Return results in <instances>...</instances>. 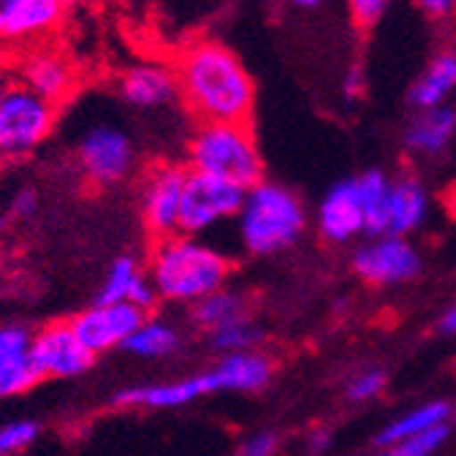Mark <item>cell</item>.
<instances>
[{"instance_id":"6da1fadb","label":"cell","mask_w":456,"mask_h":456,"mask_svg":"<svg viewBox=\"0 0 456 456\" xmlns=\"http://www.w3.org/2000/svg\"><path fill=\"white\" fill-rule=\"evenodd\" d=\"M180 98L199 123H245L256 106V82L240 57L220 41L196 38L175 61Z\"/></svg>"},{"instance_id":"7a4b0ae2","label":"cell","mask_w":456,"mask_h":456,"mask_svg":"<svg viewBox=\"0 0 456 456\" xmlns=\"http://www.w3.org/2000/svg\"><path fill=\"white\" fill-rule=\"evenodd\" d=\"M232 274V264L215 248L193 240L191 234H177L155 242L150 256V282L160 299L191 302L215 294Z\"/></svg>"},{"instance_id":"3957f363","label":"cell","mask_w":456,"mask_h":456,"mask_svg":"<svg viewBox=\"0 0 456 456\" xmlns=\"http://www.w3.org/2000/svg\"><path fill=\"white\" fill-rule=\"evenodd\" d=\"M191 171L234 183L245 191L264 183V160L245 123H201L188 144Z\"/></svg>"},{"instance_id":"277c9868","label":"cell","mask_w":456,"mask_h":456,"mask_svg":"<svg viewBox=\"0 0 456 456\" xmlns=\"http://www.w3.org/2000/svg\"><path fill=\"white\" fill-rule=\"evenodd\" d=\"M242 245L253 256H272L291 248L305 232V207L282 185L258 183L245 193V204L237 215Z\"/></svg>"},{"instance_id":"5b68a950","label":"cell","mask_w":456,"mask_h":456,"mask_svg":"<svg viewBox=\"0 0 456 456\" xmlns=\"http://www.w3.org/2000/svg\"><path fill=\"white\" fill-rule=\"evenodd\" d=\"M57 123V106L17 77L0 98V160H20L41 147Z\"/></svg>"},{"instance_id":"8992f818","label":"cell","mask_w":456,"mask_h":456,"mask_svg":"<svg viewBox=\"0 0 456 456\" xmlns=\"http://www.w3.org/2000/svg\"><path fill=\"white\" fill-rule=\"evenodd\" d=\"M245 188L217 180L201 171H191L185 177L183 191V215H180V232L183 234H201L207 228H215L223 220H232L240 215L245 204Z\"/></svg>"},{"instance_id":"52a82bcc","label":"cell","mask_w":456,"mask_h":456,"mask_svg":"<svg viewBox=\"0 0 456 456\" xmlns=\"http://www.w3.org/2000/svg\"><path fill=\"white\" fill-rule=\"evenodd\" d=\"M134 142L118 126H93L82 134L77 147V160L82 175L95 188H109L131 175L134 168Z\"/></svg>"},{"instance_id":"ba28073f","label":"cell","mask_w":456,"mask_h":456,"mask_svg":"<svg viewBox=\"0 0 456 456\" xmlns=\"http://www.w3.org/2000/svg\"><path fill=\"white\" fill-rule=\"evenodd\" d=\"M188 168L166 163L155 166L142 185V220L155 242L177 237L183 215V191Z\"/></svg>"},{"instance_id":"9c48e42d","label":"cell","mask_w":456,"mask_h":456,"mask_svg":"<svg viewBox=\"0 0 456 456\" xmlns=\"http://www.w3.org/2000/svg\"><path fill=\"white\" fill-rule=\"evenodd\" d=\"M217 391H232L228 372L220 362L209 372H201L193 378L123 388L118 396H114V405L144 408V411H168V408H183V405L193 403V399H201V396H209Z\"/></svg>"},{"instance_id":"30bf717a","label":"cell","mask_w":456,"mask_h":456,"mask_svg":"<svg viewBox=\"0 0 456 456\" xmlns=\"http://www.w3.org/2000/svg\"><path fill=\"white\" fill-rule=\"evenodd\" d=\"M144 321V310L128 302H114V305H103L95 302L93 307L82 310L71 323V329L77 331V337L82 339V346L98 356L106 354L111 348H123L126 339L139 329V323Z\"/></svg>"},{"instance_id":"8fae6325","label":"cell","mask_w":456,"mask_h":456,"mask_svg":"<svg viewBox=\"0 0 456 456\" xmlns=\"http://www.w3.org/2000/svg\"><path fill=\"white\" fill-rule=\"evenodd\" d=\"M33 364L44 378H77L93 367V354L82 346V339L71 329V323H49L33 334L30 346Z\"/></svg>"},{"instance_id":"7c38bea8","label":"cell","mask_w":456,"mask_h":456,"mask_svg":"<svg viewBox=\"0 0 456 456\" xmlns=\"http://www.w3.org/2000/svg\"><path fill=\"white\" fill-rule=\"evenodd\" d=\"M14 77L30 87L33 93H38L41 98L52 101L54 106H61L63 101H69L77 90V69L69 57L61 49L52 46H30L17 63Z\"/></svg>"},{"instance_id":"4fadbf2b","label":"cell","mask_w":456,"mask_h":456,"mask_svg":"<svg viewBox=\"0 0 456 456\" xmlns=\"http://www.w3.org/2000/svg\"><path fill=\"white\" fill-rule=\"evenodd\" d=\"M421 269L419 253L403 237H378L354 256V272L372 285H391L413 280Z\"/></svg>"},{"instance_id":"5bb4252c","label":"cell","mask_w":456,"mask_h":456,"mask_svg":"<svg viewBox=\"0 0 456 456\" xmlns=\"http://www.w3.org/2000/svg\"><path fill=\"white\" fill-rule=\"evenodd\" d=\"M118 90L123 101L136 109H158L180 98L175 66H166L158 61H142V63L128 66L120 74Z\"/></svg>"},{"instance_id":"9a60e30c","label":"cell","mask_w":456,"mask_h":456,"mask_svg":"<svg viewBox=\"0 0 456 456\" xmlns=\"http://www.w3.org/2000/svg\"><path fill=\"white\" fill-rule=\"evenodd\" d=\"M318 232L329 242H348L364 232V207L359 183L346 180L329 188L318 204Z\"/></svg>"},{"instance_id":"2e32d148","label":"cell","mask_w":456,"mask_h":456,"mask_svg":"<svg viewBox=\"0 0 456 456\" xmlns=\"http://www.w3.org/2000/svg\"><path fill=\"white\" fill-rule=\"evenodd\" d=\"M33 334L22 326H0V396L30 391L41 375L30 356Z\"/></svg>"},{"instance_id":"e0dca14e","label":"cell","mask_w":456,"mask_h":456,"mask_svg":"<svg viewBox=\"0 0 456 456\" xmlns=\"http://www.w3.org/2000/svg\"><path fill=\"white\" fill-rule=\"evenodd\" d=\"M63 14H66L63 0H20L0 44L28 46V49L38 46L44 38H49L61 28Z\"/></svg>"},{"instance_id":"ac0fdd59","label":"cell","mask_w":456,"mask_h":456,"mask_svg":"<svg viewBox=\"0 0 456 456\" xmlns=\"http://www.w3.org/2000/svg\"><path fill=\"white\" fill-rule=\"evenodd\" d=\"M158 299L152 282L144 277V272L139 269V264L131 256H120L106 272V280L101 285V294L95 302L103 305H114V302H128L136 305L142 310L152 307Z\"/></svg>"},{"instance_id":"d6986e66","label":"cell","mask_w":456,"mask_h":456,"mask_svg":"<svg viewBox=\"0 0 456 456\" xmlns=\"http://www.w3.org/2000/svg\"><path fill=\"white\" fill-rule=\"evenodd\" d=\"M456 134V109L437 106L419 111L405 131V147L416 155H437Z\"/></svg>"},{"instance_id":"ffe728a7","label":"cell","mask_w":456,"mask_h":456,"mask_svg":"<svg viewBox=\"0 0 456 456\" xmlns=\"http://www.w3.org/2000/svg\"><path fill=\"white\" fill-rule=\"evenodd\" d=\"M453 90H456V52L443 49L432 57L427 71L411 87V103L419 111L437 109V106H445Z\"/></svg>"},{"instance_id":"44dd1931","label":"cell","mask_w":456,"mask_h":456,"mask_svg":"<svg viewBox=\"0 0 456 456\" xmlns=\"http://www.w3.org/2000/svg\"><path fill=\"white\" fill-rule=\"evenodd\" d=\"M427 217V191L419 180L403 177L391 185V212H388V234L405 237L408 232L424 223Z\"/></svg>"},{"instance_id":"7402d4cb","label":"cell","mask_w":456,"mask_h":456,"mask_svg":"<svg viewBox=\"0 0 456 456\" xmlns=\"http://www.w3.org/2000/svg\"><path fill=\"white\" fill-rule=\"evenodd\" d=\"M359 183V196L364 207V232L372 237H386L388 234V212H391V185L383 171L372 168L364 171Z\"/></svg>"},{"instance_id":"603a6c76","label":"cell","mask_w":456,"mask_h":456,"mask_svg":"<svg viewBox=\"0 0 456 456\" xmlns=\"http://www.w3.org/2000/svg\"><path fill=\"white\" fill-rule=\"evenodd\" d=\"M250 318V305L245 299V294L240 291H215L204 299H199L193 305V321L209 331L220 329V326H228V323H237V321H245Z\"/></svg>"},{"instance_id":"cb8c5ba5","label":"cell","mask_w":456,"mask_h":456,"mask_svg":"<svg viewBox=\"0 0 456 456\" xmlns=\"http://www.w3.org/2000/svg\"><path fill=\"white\" fill-rule=\"evenodd\" d=\"M128 354L139 356V359H160L168 356L180 348V334L175 326H168L166 321L158 318H144L139 323V329L126 339L123 346Z\"/></svg>"},{"instance_id":"d4e9b609","label":"cell","mask_w":456,"mask_h":456,"mask_svg":"<svg viewBox=\"0 0 456 456\" xmlns=\"http://www.w3.org/2000/svg\"><path fill=\"white\" fill-rule=\"evenodd\" d=\"M451 416V408L445 403H427V405H419L413 411H408L405 416H399L396 421H391L388 427L380 429L378 435V445L388 448L399 440H408L413 435H421L427 429H435L440 424H445V419Z\"/></svg>"},{"instance_id":"484cf974","label":"cell","mask_w":456,"mask_h":456,"mask_svg":"<svg viewBox=\"0 0 456 456\" xmlns=\"http://www.w3.org/2000/svg\"><path fill=\"white\" fill-rule=\"evenodd\" d=\"M261 337H264L261 329L250 318H245V321H237V323H228V326L209 331V346L215 351H223V354H245L248 348L256 346Z\"/></svg>"},{"instance_id":"4316f807","label":"cell","mask_w":456,"mask_h":456,"mask_svg":"<svg viewBox=\"0 0 456 456\" xmlns=\"http://www.w3.org/2000/svg\"><path fill=\"white\" fill-rule=\"evenodd\" d=\"M448 437V427L440 424L435 429H427L421 435H413L408 440H399L386 448V456H432Z\"/></svg>"},{"instance_id":"83f0119b","label":"cell","mask_w":456,"mask_h":456,"mask_svg":"<svg viewBox=\"0 0 456 456\" xmlns=\"http://www.w3.org/2000/svg\"><path fill=\"white\" fill-rule=\"evenodd\" d=\"M41 435V427L30 419H17L0 427V456H14L22 453L25 448H30L36 443V437Z\"/></svg>"},{"instance_id":"f1b7e54d","label":"cell","mask_w":456,"mask_h":456,"mask_svg":"<svg viewBox=\"0 0 456 456\" xmlns=\"http://www.w3.org/2000/svg\"><path fill=\"white\" fill-rule=\"evenodd\" d=\"M391 0H348V12L359 28H372L388 9Z\"/></svg>"},{"instance_id":"f546056e","label":"cell","mask_w":456,"mask_h":456,"mask_svg":"<svg viewBox=\"0 0 456 456\" xmlns=\"http://www.w3.org/2000/svg\"><path fill=\"white\" fill-rule=\"evenodd\" d=\"M383 386H386V375L378 370H367L348 386V396L354 399V403H364V399L378 396L383 391Z\"/></svg>"},{"instance_id":"4dcf8cb0","label":"cell","mask_w":456,"mask_h":456,"mask_svg":"<svg viewBox=\"0 0 456 456\" xmlns=\"http://www.w3.org/2000/svg\"><path fill=\"white\" fill-rule=\"evenodd\" d=\"M274 451H277V437L272 432H258L240 445L237 456H274Z\"/></svg>"},{"instance_id":"1f68e13d","label":"cell","mask_w":456,"mask_h":456,"mask_svg":"<svg viewBox=\"0 0 456 456\" xmlns=\"http://www.w3.org/2000/svg\"><path fill=\"white\" fill-rule=\"evenodd\" d=\"M416 6L432 20H448L456 12V0H416Z\"/></svg>"},{"instance_id":"d6a6232c","label":"cell","mask_w":456,"mask_h":456,"mask_svg":"<svg viewBox=\"0 0 456 456\" xmlns=\"http://www.w3.org/2000/svg\"><path fill=\"white\" fill-rule=\"evenodd\" d=\"M36 209H38V199L30 188H22L14 193V199H12V215L14 217H30Z\"/></svg>"},{"instance_id":"836d02e7","label":"cell","mask_w":456,"mask_h":456,"mask_svg":"<svg viewBox=\"0 0 456 456\" xmlns=\"http://www.w3.org/2000/svg\"><path fill=\"white\" fill-rule=\"evenodd\" d=\"M362 90H364V74H362V69H351L348 77H346V95L359 98Z\"/></svg>"},{"instance_id":"e575fe53","label":"cell","mask_w":456,"mask_h":456,"mask_svg":"<svg viewBox=\"0 0 456 456\" xmlns=\"http://www.w3.org/2000/svg\"><path fill=\"white\" fill-rule=\"evenodd\" d=\"M17 6H20V0H0V41H4L6 25H9V20H12Z\"/></svg>"},{"instance_id":"d590c367","label":"cell","mask_w":456,"mask_h":456,"mask_svg":"<svg viewBox=\"0 0 456 456\" xmlns=\"http://www.w3.org/2000/svg\"><path fill=\"white\" fill-rule=\"evenodd\" d=\"M329 443H331L329 432H315V435L310 437L307 448H310V453H323V451L329 448Z\"/></svg>"},{"instance_id":"8d00e7d4","label":"cell","mask_w":456,"mask_h":456,"mask_svg":"<svg viewBox=\"0 0 456 456\" xmlns=\"http://www.w3.org/2000/svg\"><path fill=\"white\" fill-rule=\"evenodd\" d=\"M440 329L445 331V334H456V305L443 315V321H440Z\"/></svg>"},{"instance_id":"74e56055","label":"cell","mask_w":456,"mask_h":456,"mask_svg":"<svg viewBox=\"0 0 456 456\" xmlns=\"http://www.w3.org/2000/svg\"><path fill=\"white\" fill-rule=\"evenodd\" d=\"M12 79H14V74H9V71H0V98H4V93H6V87L12 85Z\"/></svg>"},{"instance_id":"f35d334b","label":"cell","mask_w":456,"mask_h":456,"mask_svg":"<svg viewBox=\"0 0 456 456\" xmlns=\"http://www.w3.org/2000/svg\"><path fill=\"white\" fill-rule=\"evenodd\" d=\"M294 6H299V9H315L321 0H291Z\"/></svg>"},{"instance_id":"ab89813d","label":"cell","mask_w":456,"mask_h":456,"mask_svg":"<svg viewBox=\"0 0 456 456\" xmlns=\"http://www.w3.org/2000/svg\"><path fill=\"white\" fill-rule=\"evenodd\" d=\"M74 4H79V0H63V6L69 9V6H74Z\"/></svg>"},{"instance_id":"60d3db41","label":"cell","mask_w":456,"mask_h":456,"mask_svg":"<svg viewBox=\"0 0 456 456\" xmlns=\"http://www.w3.org/2000/svg\"><path fill=\"white\" fill-rule=\"evenodd\" d=\"M4 225H6V217H4V212H0V232H4Z\"/></svg>"},{"instance_id":"b9f144b4","label":"cell","mask_w":456,"mask_h":456,"mask_svg":"<svg viewBox=\"0 0 456 456\" xmlns=\"http://www.w3.org/2000/svg\"><path fill=\"white\" fill-rule=\"evenodd\" d=\"M453 204H456V191H453Z\"/></svg>"}]
</instances>
